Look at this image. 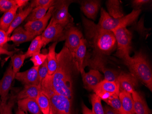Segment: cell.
<instances>
[{
  "instance_id": "obj_27",
  "label": "cell",
  "mask_w": 152,
  "mask_h": 114,
  "mask_svg": "<svg viewBox=\"0 0 152 114\" xmlns=\"http://www.w3.org/2000/svg\"><path fill=\"white\" fill-rule=\"evenodd\" d=\"M28 2V0H0V12L5 13L15 7L23 8Z\"/></svg>"
},
{
  "instance_id": "obj_44",
  "label": "cell",
  "mask_w": 152,
  "mask_h": 114,
  "mask_svg": "<svg viewBox=\"0 0 152 114\" xmlns=\"http://www.w3.org/2000/svg\"><path fill=\"white\" fill-rule=\"evenodd\" d=\"M0 98H1V95H0Z\"/></svg>"
},
{
  "instance_id": "obj_28",
  "label": "cell",
  "mask_w": 152,
  "mask_h": 114,
  "mask_svg": "<svg viewBox=\"0 0 152 114\" xmlns=\"http://www.w3.org/2000/svg\"><path fill=\"white\" fill-rule=\"evenodd\" d=\"M43 47V44L41 39V35L36 37L32 40L27 51L25 54L26 58L27 59L31 57L35 54L41 53V49Z\"/></svg>"
},
{
  "instance_id": "obj_32",
  "label": "cell",
  "mask_w": 152,
  "mask_h": 114,
  "mask_svg": "<svg viewBox=\"0 0 152 114\" xmlns=\"http://www.w3.org/2000/svg\"><path fill=\"white\" fill-rule=\"evenodd\" d=\"M90 100L92 105V112L94 114H104L100 98L93 94L90 96Z\"/></svg>"
},
{
  "instance_id": "obj_35",
  "label": "cell",
  "mask_w": 152,
  "mask_h": 114,
  "mask_svg": "<svg viewBox=\"0 0 152 114\" xmlns=\"http://www.w3.org/2000/svg\"><path fill=\"white\" fill-rule=\"evenodd\" d=\"M16 95L12 94L9 96L8 102H7L6 105L3 108V110L1 114H12V110L16 101Z\"/></svg>"
},
{
  "instance_id": "obj_33",
  "label": "cell",
  "mask_w": 152,
  "mask_h": 114,
  "mask_svg": "<svg viewBox=\"0 0 152 114\" xmlns=\"http://www.w3.org/2000/svg\"><path fill=\"white\" fill-rule=\"evenodd\" d=\"M110 107L117 110L120 114H123V109L118 95H113L103 101Z\"/></svg>"
},
{
  "instance_id": "obj_10",
  "label": "cell",
  "mask_w": 152,
  "mask_h": 114,
  "mask_svg": "<svg viewBox=\"0 0 152 114\" xmlns=\"http://www.w3.org/2000/svg\"><path fill=\"white\" fill-rule=\"evenodd\" d=\"M66 28L61 25L54 24L50 20V23L41 35L43 47L53 41L55 42L63 40Z\"/></svg>"
},
{
  "instance_id": "obj_41",
  "label": "cell",
  "mask_w": 152,
  "mask_h": 114,
  "mask_svg": "<svg viewBox=\"0 0 152 114\" xmlns=\"http://www.w3.org/2000/svg\"><path fill=\"white\" fill-rule=\"evenodd\" d=\"M14 54V51H9L3 47H0V55L2 54L7 55L11 57Z\"/></svg>"
},
{
  "instance_id": "obj_15",
  "label": "cell",
  "mask_w": 152,
  "mask_h": 114,
  "mask_svg": "<svg viewBox=\"0 0 152 114\" xmlns=\"http://www.w3.org/2000/svg\"><path fill=\"white\" fill-rule=\"evenodd\" d=\"M139 80L130 73H120L117 79V83L119 85V90L124 91L132 94L137 87Z\"/></svg>"
},
{
  "instance_id": "obj_5",
  "label": "cell",
  "mask_w": 152,
  "mask_h": 114,
  "mask_svg": "<svg viewBox=\"0 0 152 114\" xmlns=\"http://www.w3.org/2000/svg\"><path fill=\"white\" fill-rule=\"evenodd\" d=\"M141 9H134L130 13L120 18H112L108 13L101 8V16L98 25L103 29L112 32L119 27H125L131 24L137 19L141 13Z\"/></svg>"
},
{
  "instance_id": "obj_9",
  "label": "cell",
  "mask_w": 152,
  "mask_h": 114,
  "mask_svg": "<svg viewBox=\"0 0 152 114\" xmlns=\"http://www.w3.org/2000/svg\"><path fill=\"white\" fill-rule=\"evenodd\" d=\"M83 38V33L81 31L71 24L65 30L63 40H65V46L74 55Z\"/></svg>"
},
{
  "instance_id": "obj_21",
  "label": "cell",
  "mask_w": 152,
  "mask_h": 114,
  "mask_svg": "<svg viewBox=\"0 0 152 114\" xmlns=\"http://www.w3.org/2000/svg\"><path fill=\"white\" fill-rule=\"evenodd\" d=\"M120 99L123 109V114H135L134 109V101L132 95L124 91L119 92Z\"/></svg>"
},
{
  "instance_id": "obj_34",
  "label": "cell",
  "mask_w": 152,
  "mask_h": 114,
  "mask_svg": "<svg viewBox=\"0 0 152 114\" xmlns=\"http://www.w3.org/2000/svg\"><path fill=\"white\" fill-rule=\"evenodd\" d=\"M47 55L48 54L37 53L31 57L30 60L33 63L34 66H40L47 60Z\"/></svg>"
},
{
  "instance_id": "obj_25",
  "label": "cell",
  "mask_w": 152,
  "mask_h": 114,
  "mask_svg": "<svg viewBox=\"0 0 152 114\" xmlns=\"http://www.w3.org/2000/svg\"><path fill=\"white\" fill-rule=\"evenodd\" d=\"M40 91V85H24L23 89L16 95L17 101L26 98L36 99Z\"/></svg>"
},
{
  "instance_id": "obj_39",
  "label": "cell",
  "mask_w": 152,
  "mask_h": 114,
  "mask_svg": "<svg viewBox=\"0 0 152 114\" xmlns=\"http://www.w3.org/2000/svg\"><path fill=\"white\" fill-rule=\"evenodd\" d=\"M9 38L7 32L0 29V47H2L7 42L9 41Z\"/></svg>"
},
{
  "instance_id": "obj_1",
  "label": "cell",
  "mask_w": 152,
  "mask_h": 114,
  "mask_svg": "<svg viewBox=\"0 0 152 114\" xmlns=\"http://www.w3.org/2000/svg\"><path fill=\"white\" fill-rule=\"evenodd\" d=\"M57 58L56 71L53 75H47L43 80L57 93L73 101V74L76 71H79L74 55L64 46L57 54Z\"/></svg>"
},
{
  "instance_id": "obj_37",
  "label": "cell",
  "mask_w": 152,
  "mask_h": 114,
  "mask_svg": "<svg viewBox=\"0 0 152 114\" xmlns=\"http://www.w3.org/2000/svg\"><path fill=\"white\" fill-rule=\"evenodd\" d=\"M48 62H47V60H46L42 65L39 66V68H38V76H39L40 84H41L42 80L48 75Z\"/></svg>"
},
{
  "instance_id": "obj_22",
  "label": "cell",
  "mask_w": 152,
  "mask_h": 114,
  "mask_svg": "<svg viewBox=\"0 0 152 114\" xmlns=\"http://www.w3.org/2000/svg\"><path fill=\"white\" fill-rule=\"evenodd\" d=\"M57 43L58 42H54L48 48V52L47 55V59L48 69V75H53L58 67L57 54L55 51Z\"/></svg>"
},
{
  "instance_id": "obj_30",
  "label": "cell",
  "mask_w": 152,
  "mask_h": 114,
  "mask_svg": "<svg viewBox=\"0 0 152 114\" xmlns=\"http://www.w3.org/2000/svg\"><path fill=\"white\" fill-rule=\"evenodd\" d=\"M53 6L49 5L45 7H39L34 8L31 11V13L30 14L28 17L26 18V21H33L42 18L46 15L48 10Z\"/></svg>"
},
{
  "instance_id": "obj_2",
  "label": "cell",
  "mask_w": 152,
  "mask_h": 114,
  "mask_svg": "<svg viewBox=\"0 0 152 114\" xmlns=\"http://www.w3.org/2000/svg\"><path fill=\"white\" fill-rule=\"evenodd\" d=\"M83 23L86 38L93 49V56L85 63V67L98 63L106 64L107 57L117 47L116 39L112 32L101 28L98 24L83 17Z\"/></svg>"
},
{
  "instance_id": "obj_26",
  "label": "cell",
  "mask_w": 152,
  "mask_h": 114,
  "mask_svg": "<svg viewBox=\"0 0 152 114\" xmlns=\"http://www.w3.org/2000/svg\"><path fill=\"white\" fill-rule=\"evenodd\" d=\"M19 7H15L4 13L0 18V29L7 32L12 23Z\"/></svg>"
},
{
  "instance_id": "obj_20",
  "label": "cell",
  "mask_w": 152,
  "mask_h": 114,
  "mask_svg": "<svg viewBox=\"0 0 152 114\" xmlns=\"http://www.w3.org/2000/svg\"><path fill=\"white\" fill-rule=\"evenodd\" d=\"M18 108L31 114H43L40 110L36 99L26 98L18 101Z\"/></svg>"
},
{
  "instance_id": "obj_7",
  "label": "cell",
  "mask_w": 152,
  "mask_h": 114,
  "mask_svg": "<svg viewBox=\"0 0 152 114\" xmlns=\"http://www.w3.org/2000/svg\"><path fill=\"white\" fill-rule=\"evenodd\" d=\"M72 1L61 0L55 1L53 12L50 20L54 24L66 27L71 24L72 19L68 12L69 7Z\"/></svg>"
},
{
  "instance_id": "obj_31",
  "label": "cell",
  "mask_w": 152,
  "mask_h": 114,
  "mask_svg": "<svg viewBox=\"0 0 152 114\" xmlns=\"http://www.w3.org/2000/svg\"><path fill=\"white\" fill-rule=\"evenodd\" d=\"M11 63L13 71L14 77L19 72L20 68L23 65L24 62L26 59L25 54H15L11 57Z\"/></svg>"
},
{
  "instance_id": "obj_42",
  "label": "cell",
  "mask_w": 152,
  "mask_h": 114,
  "mask_svg": "<svg viewBox=\"0 0 152 114\" xmlns=\"http://www.w3.org/2000/svg\"><path fill=\"white\" fill-rule=\"evenodd\" d=\"M82 108L83 114H94L92 110L89 109L83 103L82 104Z\"/></svg>"
},
{
  "instance_id": "obj_6",
  "label": "cell",
  "mask_w": 152,
  "mask_h": 114,
  "mask_svg": "<svg viewBox=\"0 0 152 114\" xmlns=\"http://www.w3.org/2000/svg\"><path fill=\"white\" fill-rule=\"evenodd\" d=\"M112 32L117 43L116 56L123 60L128 59L132 50V33L125 27L117 28Z\"/></svg>"
},
{
  "instance_id": "obj_12",
  "label": "cell",
  "mask_w": 152,
  "mask_h": 114,
  "mask_svg": "<svg viewBox=\"0 0 152 114\" xmlns=\"http://www.w3.org/2000/svg\"><path fill=\"white\" fill-rule=\"evenodd\" d=\"M54 8V6L51 7L48 10L46 15L42 18L37 20L27 22L24 28L36 36L41 35L48 26V21L52 18Z\"/></svg>"
},
{
  "instance_id": "obj_11",
  "label": "cell",
  "mask_w": 152,
  "mask_h": 114,
  "mask_svg": "<svg viewBox=\"0 0 152 114\" xmlns=\"http://www.w3.org/2000/svg\"><path fill=\"white\" fill-rule=\"evenodd\" d=\"M95 94L102 101L107 99L113 95H119L120 90L117 83L104 79L94 88Z\"/></svg>"
},
{
  "instance_id": "obj_3",
  "label": "cell",
  "mask_w": 152,
  "mask_h": 114,
  "mask_svg": "<svg viewBox=\"0 0 152 114\" xmlns=\"http://www.w3.org/2000/svg\"><path fill=\"white\" fill-rule=\"evenodd\" d=\"M131 74L142 82L149 90L152 91V72L145 54L140 51L123 60Z\"/></svg>"
},
{
  "instance_id": "obj_14",
  "label": "cell",
  "mask_w": 152,
  "mask_h": 114,
  "mask_svg": "<svg viewBox=\"0 0 152 114\" xmlns=\"http://www.w3.org/2000/svg\"><path fill=\"white\" fill-rule=\"evenodd\" d=\"M82 79L85 89L88 91H93L102 80L103 76L99 71L92 69L88 72L83 71L81 73Z\"/></svg>"
},
{
  "instance_id": "obj_23",
  "label": "cell",
  "mask_w": 152,
  "mask_h": 114,
  "mask_svg": "<svg viewBox=\"0 0 152 114\" xmlns=\"http://www.w3.org/2000/svg\"><path fill=\"white\" fill-rule=\"evenodd\" d=\"M108 13L112 18H120L125 16L121 2L118 0H108L106 2Z\"/></svg>"
},
{
  "instance_id": "obj_16",
  "label": "cell",
  "mask_w": 152,
  "mask_h": 114,
  "mask_svg": "<svg viewBox=\"0 0 152 114\" xmlns=\"http://www.w3.org/2000/svg\"><path fill=\"white\" fill-rule=\"evenodd\" d=\"M101 6L100 1L87 0L81 3V10L88 18L95 20Z\"/></svg>"
},
{
  "instance_id": "obj_29",
  "label": "cell",
  "mask_w": 152,
  "mask_h": 114,
  "mask_svg": "<svg viewBox=\"0 0 152 114\" xmlns=\"http://www.w3.org/2000/svg\"><path fill=\"white\" fill-rule=\"evenodd\" d=\"M39 108L43 114H50V104L48 98L40 90L36 98Z\"/></svg>"
},
{
  "instance_id": "obj_43",
  "label": "cell",
  "mask_w": 152,
  "mask_h": 114,
  "mask_svg": "<svg viewBox=\"0 0 152 114\" xmlns=\"http://www.w3.org/2000/svg\"><path fill=\"white\" fill-rule=\"evenodd\" d=\"M16 114H26L25 112H24L23 110L20 109L18 108V110L16 111Z\"/></svg>"
},
{
  "instance_id": "obj_40",
  "label": "cell",
  "mask_w": 152,
  "mask_h": 114,
  "mask_svg": "<svg viewBox=\"0 0 152 114\" xmlns=\"http://www.w3.org/2000/svg\"><path fill=\"white\" fill-rule=\"evenodd\" d=\"M104 114H120L117 110L108 105H105L103 107Z\"/></svg>"
},
{
  "instance_id": "obj_8",
  "label": "cell",
  "mask_w": 152,
  "mask_h": 114,
  "mask_svg": "<svg viewBox=\"0 0 152 114\" xmlns=\"http://www.w3.org/2000/svg\"><path fill=\"white\" fill-rule=\"evenodd\" d=\"M14 79L13 71L11 63L2 79L0 80V95L1 99L0 103V114L2 113L3 108L9 99V92Z\"/></svg>"
},
{
  "instance_id": "obj_38",
  "label": "cell",
  "mask_w": 152,
  "mask_h": 114,
  "mask_svg": "<svg viewBox=\"0 0 152 114\" xmlns=\"http://www.w3.org/2000/svg\"><path fill=\"white\" fill-rule=\"evenodd\" d=\"M150 1H151L149 0H134L132 2V6L134 8V9H140L143 5L147 4Z\"/></svg>"
},
{
  "instance_id": "obj_13",
  "label": "cell",
  "mask_w": 152,
  "mask_h": 114,
  "mask_svg": "<svg viewBox=\"0 0 152 114\" xmlns=\"http://www.w3.org/2000/svg\"><path fill=\"white\" fill-rule=\"evenodd\" d=\"M39 66H34L26 71L18 72L15 78L17 80L21 82L24 85H41L38 76Z\"/></svg>"
},
{
  "instance_id": "obj_4",
  "label": "cell",
  "mask_w": 152,
  "mask_h": 114,
  "mask_svg": "<svg viewBox=\"0 0 152 114\" xmlns=\"http://www.w3.org/2000/svg\"><path fill=\"white\" fill-rule=\"evenodd\" d=\"M40 90L49 99L50 114H74L72 101L57 93L43 80L40 85Z\"/></svg>"
},
{
  "instance_id": "obj_18",
  "label": "cell",
  "mask_w": 152,
  "mask_h": 114,
  "mask_svg": "<svg viewBox=\"0 0 152 114\" xmlns=\"http://www.w3.org/2000/svg\"><path fill=\"white\" fill-rule=\"evenodd\" d=\"M87 44L86 39L82 38L79 47L74 54V59L80 73L84 71L85 68L84 65L87 58Z\"/></svg>"
},
{
  "instance_id": "obj_17",
  "label": "cell",
  "mask_w": 152,
  "mask_h": 114,
  "mask_svg": "<svg viewBox=\"0 0 152 114\" xmlns=\"http://www.w3.org/2000/svg\"><path fill=\"white\" fill-rule=\"evenodd\" d=\"M36 36L27 31L22 26H18L12 32L9 41H11L17 45L33 40Z\"/></svg>"
},
{
  "instance_id": "obj_19",
  "label": "cell",
  "mask_w": 152,
  "mask_h": 114,
  "mask_svg": "<svg viewBox=\"0 0 152 114\" xmlns=\"http://www.w3.org/2000/svg\"><path fill=\"white\" fill-rule=\"evenodd\" d=\"M131 95L134 101L135 114H151V110L148 108L145 100L139 92L134 90Z\"/></svg>"
},
{
  "instance_id": "obj_24",
  "label": "cell",
  "mask_w": 152,
  "mask_h": 114,
  "mask_svg": "<svg viewBox=\"0 0 152 114\" xmlns=\"http://www.w3.org/2000/svg\"><path fill=\"white\" fill-rule=\"evenodd\" d=\"M32 10L33 8L29 6L24 10L20 11L18 13L16 14L12 23L11 24L10 27L7 32V34L9 35L12 33L14 30L17 27H18L19 26L22 24L25 20L26 19L27 17H28Z\"/></svg>"
},
{
  "instance_id": "obj_36",
  "label": "cell",
  "mask_w": 152,
  "mask_h": 114,
  "mask_svg": "<svg viewBox=\"0 0 152 114\" xmlns=\"http://www.w3.org/2000/svg\"><path fill=\"white\" fill-rule=\"evenodd\" d=\"M56 1L53 0H33L31 2L29 6L33 9L37 7L45 6H54Z\"/></svg>"
}]
</instances>
